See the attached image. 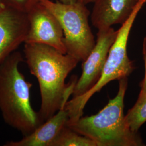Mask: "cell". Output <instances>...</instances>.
I'll list each match as a JSON object with an SVG mask.
<instances>
[{
  "instance_id": "obj_11",
  "label": "cell",
  "mask_w": 146,
  "mask_h": 146,
  "mask_svg": "<svg viewBox=\"0 0 146 146\" xmlns=\"http://www.w3.org/2000/svg\"><path fill=\"white\" fill-rule=\"evenodd\" d=\"M125 120L131 131L136 133L146 122V93L140 91L135 104L125 115Z\"/></svg>"
},
{
  "instance_id": "obj_4",
  "label": "cell",
  "mask_w": 146,
  "mask_h": 146,
  "mask_svg": "<svg viewBox=\"0 0 146 146\" xmlns=\"http://www.w3.org/2000/svg\"><path fill=\"white\" fill-rule=\"evenodd\" d=\"M145 0H140L129 19L118 30L115 41L110 49L99 81L84 95L68 101L64 108L68 111V121H74L83 115V110L90 98L100 92L107 84L114 80L127 78L135 69L133 62L127 54V44L131 28L143 6Z\"/></svg>"
},
{
  "instance_id": "obj_15",
  "label": "cell",
  "mask_w": 146,
  "mask_h": 146,
  "mask_svg": "<svg viewBox=\"0 0 146 146\" xmlns=\"http://www.w3.org/2000/svg\"><path fill=\"white\" fill-rule=\"evenodd\" d=\"M78 1V0H60V2L63 4H72L76 3Z\"/></svg>"
},
{
  "instance_id": "obj_18",
  "label": "cell",
  "mask_w": 146,
  "mask_h": 146,
  "mask_svg": "<svg viewBox=\"0 0 146 146\" xmlns=\"http://www.w3.org/2000/svg\"><path fill=\"white\" fill-rule=\"evenodd\" d=\"M145 2H146V0H145Z\"/></svg>"
},
{
  "instance_id": "obj_13",
  "label": "cell",
  "mask_w": 146,
  "mask_h": 146,
  "mask_svg": "<svg viewBox=\"0 0 146 146\" xmlns=\"http://www.w3.org/2000/svg\"><path fill=\"white\" fill-rule=\"evenodd\" d=\"M39 0H5V3L17 9L27 13Z\"/></svg>"
},
{
  "instance_id": "obj_9",
  "label": "cell",
  "mask_w": 146,
  "mask_h": 146,
  "mask_svg": "<svg viewBox=\"0 0 146 146\" xmlns=\"http://www.w3.org/2000/svg\"><path fill=\"white\" fill-rule=\"evenodd\" d=\"M140 0H94L90 13L93 26L98 30L122 25L131 16Z\"/></svg>"
},
{
  "instance_id": "obj_10",
  "label": "cell",
  "mask_w": 146,
  "mask_h": 146,
  "mask_svg": "<svg viewBox=\"0 0 146 146\" xmlns=\"http://www.w3.org/2000/svg\"><path fill=\"white\" fill-rule=\"evenodd\" d=\"M69 120L64 107L49 118L31 134L19 141L7 142L5 146H51Z\"/></svg>"
},
{
  "instance_id": "obj_14",
  "label": "cell",
  "mask_w": 146,
  "mask_h": 146,
  "mask_svg": "<svg viewBox=\"0 0 146 146\" xmlns=\"http://www.w3.org/2000/svg\"><path fill=\"white\" fill-rule=\"evenodd\" d=\"M142 54H143V58L145 62V74L144 78L141 81L140 86L141 88L140 91L146 94V36L143 38V43H142Z\"/></svg>"
},
{
  "instance_id": "obj_17",
  "label": "cell",
  "mask_w": 146,
  "mask_h": 146,
  "mask_svg": "<svg viewBox=\"0 0 146 146\" xmlns=\"http://www.w3.org/2000/svg\"><path fill=\"white\" fill-rule=\"evenodd\" d=\"M5 0H0V10L2 8V7L5 5Z\"/></svg>"
},
{
  "instance_id": "obj_7",
  "label": "cell",
  "mask_w": 146,
  "mask_h": 146,
  "mask_svg": "<svg viewBox=\"0 0 146 146\" xmlns=\"http://www.w3.org/2000/svg\"><path fill=\"white\" fill-rule=\"evenodd\" d=\"M118 34L113 27L98 30L96 43L82 62V72L73 91V98L85 94L99 81L110 49Z\"/></svg>"
},
{
  "instance_id": "obj_5",
  "label": "cell",
  "mask_w": 146,
  "mask_h": 146,
  "mask_svg": "<svg viewBox=\"0 0 146 146\" xmlns=\"http://www.w3.org/2000/svg\"><path fill=\"white\" fill-rule=\"evenodd\" d=\"M40 2L60 23L67 54L79 62H84L96 43L89 23L90 13L86 5L79 2L67 5L50 0H40Z\"/></svg>"
},
{
  "instance_id": "obj_3",
  "label": "cell",
  "mask_w": 146,
  "mask_h": 146,
  "mask_svg": "<svg viewBox=\"0 0 146 146\" xmlns=\"http://www.w3.org/2000/svg\"><path fill=\"white\" fill-rule=\"evenodd\" d=\"M117 94L95 115L68 121L66 125L94 141L97 146H145L138 132L131 131L124 114L127 78L120 79Z\"/></svg>"
},
{
  "instance_id": "obj_12",
  "label": "cell",
  "mask_w": 146,
  "mask_h": 146,
  "mask_svg": "<svg viewBox=\"0 0 146 146\" xmlns=\"http://www.w3.org/2000/svg\"><path fill=\"white\" fill-rule=\"evenodd\" d=\"M51 146H97L95 142L66 125Z\"/></svg>"
},
{
  "instance_id": "obj_8",
  "label": "cell",
  "mask_w": 146,
  "mask_h": 146,
  "mask_svg": "<svg viewBox=\"0 0 146 146\" xmlns=\"http://www.w3.org/2000/svg\"><path fill=\"white\" fill-rule=\"evenodd\" d=\"M29 27L26 12L6 4L0 10V64L25 43Z\"/></svg>"
},
{
  "instance_id": "obj_2",
  "label": "cell",
  "mask_w": 146,
  "mask_h": 146,
  "mask_svg": "<svg viewBox=\"0 0 146 146\" xmlns=\"http://www.w3.org/2000/svg\"><path fill=\"white\" fill-rule=\"evenodd\" d=\"M23 61L21 52L15 51L0 64V110L8 125L26 136L42 123L31 106L32 84L19 70Z\"/></svg>"
},
{
  "instance_id": "obj_16",
  "label": "cell",
  "mask_w": 146,
  "mask_h": 146,
  "mask_svg": "<svg viewBox=\"0 0 146 146\" xmlns=\"http://www.w3.org/2000/svg\"><path fill=\"white\" fill-rule=\"evenodd\" d=\"M94 0H78V2H81L82 3H83L85 5H87L89 3H93Z\"/></svg>"
},
{
  "instance_id": "obj_1",
  "label": "cell",
  "mask_w": 146,
  "mask_h": 146,
  "mask_svg": "<svg viewBox=\"0 0 146 146\" xmlns=\"http://www.w3.org/2000/svg\"><path fill=\"white\" fill-rule=\"evenodd\" d=\"M26 62L38 82L41 104L38 115L42 123L64 108L78 80L73 76L66 84L68 74L79 62L68 54L53 47L38 43H25Z\"/></svg>"
},
{
  "instance_id": "obj_6",
  "label": "cell",
  "mask_w": 146,
  "mask_h": 146,
  "mask_svg": "<svg viewBox=\"0 0 146 146\" xmlns=\"http://www.w3.org/2000/svg\"><path fill=\"white\" fill-rule=\"evenodd\" d=\"M27 15L29 27L25 43L46 44L67 54L60 23L40 0L28 11Z\"/></svg>"
}]
</instances>
